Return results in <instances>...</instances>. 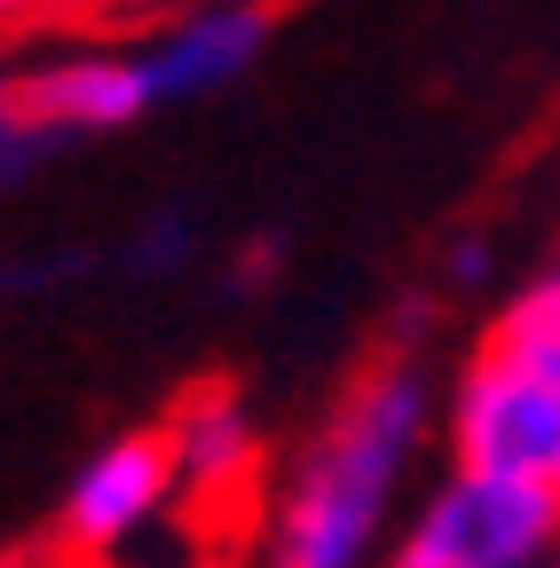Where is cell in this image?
Instances as JSON below:
<instances>
[{
  "label": "cell",
  "instance_id": "obj_12",
  "mask_svg": "<svg viewBox=\"0 0 560 568\" xmlns=\"http://www.w3.org/2000/svg\"><path fill=\"white\" fill-rule=\"evenodd\" d=\"M0 568H40V560H0Z\"/></svg>",
  "mask_w": 560,
  "mask_h": 568
},
{
  "label": "cell",
  "instance_id": "obj_8",
  "mask_svg": "<svg viewBox=\"0 0 560 568\" xmlns=\"http://www.w3.org/2000/svg\"><path fill=\"white\" fill-rule=\"evenodd\" d=\"M481 339L498 347V355H513V364L560 379V237L506 284V301H498V316H489Z\"/></svg>",
  "mask_w": 560,
  "mask_h": 568
},
{
  "label": "cell",
  "instance_id": "obj_7",
  "mask_svg": "<svg viewBox=\"0 0 560 568\" xmlns=\"http://www.w3.org/2000/svg\"><path fill=\"white\" fill-rule=\"evenodd\" d=\"M159 435H166V458H174V489L182 497H205V506L253 489V474H261V426H253V410L230 387L182 395Z\"/></svg>",
  "mask_w": 560,
  "mask_h": 568
},
{
  "label": "cell",
  "instance_id": "obj_5",
  "mask_svg": "<svg viewBox=\"0 0 560 568\" xmlns=\"http://www.w3.org/2000/svg\"><path fill=\"white\" fill-rule=\"evenodd\" d=\"M174 506H182V489H174L166 435L159 426H134V435H111L103 450L80 458V474L63 481L55 529L80 560H111L126 545H143Z\"/></svg>",
  "mask_w": 560,
  "mask_h": 568
},
{
  "label": "cell",
  "instance_id": "obj_10",
  "mask_svg": "<svg viewBox=\"0 0 560 568\" xmlns=\"http://www.w3.org/2000/svg\"><path fill=\"white\" fill-rule=\"evenodd\" d=\"M103 9H119V0H24L32 24H88V17H103Z\"/></svg>",
  "mask_w": 560,
  "mask_h": 568
},
{
  "label": "cell",
  "instance_id": "obj_11",
  "mask_svg": "<svg viewBox=\"0 0 560 568\" xmlns=\"http://www.w3.org/2000/svg\"><path fill=\"white\" fill-rule=\"evenodd\" d=\"M17 24H32V17H24V0H0V32H17Z\"/></svg>",
  "mask_w": 560,
  "mask_h": 568
},
{
  "label": "cell",
  "instance_id": "obj_2",
  "mask_svg": "<svg viewBox=\"0 0 560 568\" xmlns=\"http://www.w3.org/2000/svg\"><path fill=\"white\" fill-rule=\"evenodd\" d=\"M560 552V506L537 481L442 466L410 489L379 568H544Z\"/></svg>",
  "mask_w": 560,
  "mask_h": 568
},
{
  "label": "cell",
  "instance_id": "obj_4",
  "mask_svg": "<svg viewBox=\"0 0 560 568\" xmlns=\"http://www.w3.org/2000/svg\"><path fill=\"white\" fill-rule=\"evenodd\" d=\"M268 40H276L268 0H174L151 32H134V63H143L151 103L182 111V103H214L237 80H253Z\"/></svg>",
  "mask_w": 560,
  "mask_h": 568
},
{
  "label": "cell",
  "instance_id": "obj_14",
  "mask_svg": "<svg viewBox=\"0 0 560 568\" xmlns=\"http://www.w3.org/2000/svg\"><path fill=\"white\" fill-rule=\"evenodd\" d=\"M544 568H560V552H552V560H544Z\"/></svg>",
  "mask_w": 560,
  "mask_h": 568
},
{
  "label": "cell",
  "instance_id": "obj_3",
  "mask_svg": "<svg viewBox=\"0 0 560 568\" xmlns=\"http://www.w3.org/2000/svg\"><path fill=\"white\" fill-rule=\"evenodd\" d=\"M435 443L466 474H498V481H560V379L513 364L498 347H474L442 387L435 410Z\"/></svg>",
  "mask_w": 560,
  "mask_h": 568
},
{
  "label": "cell",
  "instance_id": "obj_6",
  "mask_svg": "<svg viewBox=\"0 0 560 568\" xmlns=\"http://www.w3.org/2000/svg\"><path fill=\"white\" fill-rule=\"evenodd\" d=\"M24 88V119L40 126L48 151H72V142H111L126 126L159 119L143 63H134V40H103V48H63L40 63H17Z\"/></svg>",
  "mask_w": 560,
  "mask_h": 568
},
{
  "label": "cell",
  "instance_id": "obj_13",
  "mask_svg": "<svg viewBox=\"0 0 560 568\" xmlns=\"http://www.w3.org/2000/svg\"><path fill=\"white\" fill-rule=\"evenodd\" d=\"M552 506H560V481H552Z\"/></svg>",
  "mask_w": 560,
  "mask_h": 568
},
{
  "label": "cell",
  "instance_id": "obj_9",
  "mask_svg": "<svg viewBox=\"0 0 560 568\" xmlns=\"http://www.w3.org/2000/svg\"><path fill=\"white\" fill-rule=\"evenodd\" d=\"M55 151L40 142V126L24 119V88H17V63H0V197L24 190V174H40Z\"/></svg>",
  "mask_w": 560,
  "mask_h": 568
},
{
  "label": "cell",
  "instance_id": "obj_1",
  "mask_svg": "<svg viewBox=\"0 0 560 568\" xmlns=\"http://www.w3.org/2000/svg\"><path fill=\"white\" fill-rule=\"evenodd\" d=\"M442 379L410 355H379L316 418L253 514V568H379L418 466L435 450Z\"/></svg>",
  "mask_w": 560,
  "mask_h": 568
}]
</instances>
